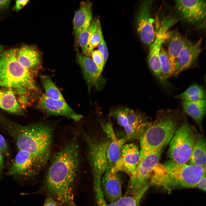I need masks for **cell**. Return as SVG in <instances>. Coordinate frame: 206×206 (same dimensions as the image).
<instances>
[{
  "mask_svg": "<svg viewBox=\"0 0 206 206\" xmlns=\"http://www.w3.org/2000/svg\"><path fill=\"white\" fill-rule=\"evenodd\" d=\"M80 161V149L75 138L54 155L44 183V190L60 206H76L73 184Z\"/></svg>",
  "mask_w": 206,
  "mask_h": 206,
  "instance_id": "obj_1",
  "label": "cell"
},
{
  "mask_svg": "<svg viewBox=\"0 0 206 206\" xmlns=\"http://www.w3.org/2000/svg\"><path fill=\"white\" fill-rule=\"evenodd\" d=\"M0 124L12 138L19 150L30 154L41 169L50 156L53 132L50 126L36 123L23 125L3 116Z\"/></svg>",
  "mask_w": 206,
  "mask_h": 206,
  "instance_id": "obj_2",
  "label": "cell"
},
{
  "mask_svg": "<svg viewBox=\"0 0 206 206\" xmlns=\"http://www.w3.org/2000/svg\"><path fill=\"white\" fill-rule=\"evenodd\" d=\"M16 51V49H11L0 55V86L12 90L24 108L30 104L32 93L38 89L33 74L17 60Z\"/></svg>",
  "mask_w": 206,
  "mask_h": 206,
  "instance_id": "obj_3",
  "label": "cell"
},
{
  "mask_svg": "<svg viewBox=\"0 0 206 206\" xmlns=\"http://www.w3.org/2000/svg\"><path fill=\"white\" fill-rule=\"evenodd\" d=\"M204 166L179 164L170 160L164 165H157L151 175L150 183L169 191L176 188H196L206 175Z\"/></svg>",
  "mask_w": 206,
  "mask_h": 206,
  "instance_id": "obj_4",
  "label": "cell"
},
{
  "mask_svg": "<svg viewBox=\"0 0 206 206\" xmlns=\"http://www.w3.org/2000/svg\"><path fill=\"white\" fill-rule=\"evenodd\" d=\"M179 120V116L174 112L158 113L140 138V157L160 148L165 147L177 128Z\"/></svg>",
  "mask_w": 206,
  "mask_h": 206,
  "instance_id": "obj_5",
  "label": "cell"
},
{
  "mask_svg": "<svg viewBox=\"0 0 206 206\" xmlns=\"http://www.w3.org/2000/svg\"><path fill=\"white\" fill-rule=\"evenodd\" d=\"M197 138L189 124L184 121L177 128L169 142L168 155L175 162L186 164L189 161Z\"/></svg>",
  "mask_w": 206,
  "mask_h": 206,
  "instance_id": "obj_6",
  "label": "cell"
},
{
  "mask_svg": "<svg viewBox=\"0 0 206 206\" xmlns=\"http://www.w3.org/2000/svg\"><path fill=\"white\" fill-rule=\"evenodd\" d=\"M165 147L158 148L140 157L134 175L130 178L126 195L134 194L148 183V180L158 162Z\"/></svg>",
  "mask_w": 206,
  "mask_h": 206,
  "instance_id": "obj_7",
  "label": "cell"
},
{
  "mask_svg": "<svg viewBox=\"0 0 206 206\" xmlns=\"http://www.w3.org/2000/svg\"><path fill=\"white\" fill-rule=\"evenodd\" d=\"M41 169L33 157L26 151L19 150L6 174L19 181L25 182Z\"/></svg>",
  "mask_w": 206,
  "mask_h": 206,
  "instance_id": "obj_8",
  "label": "cell"
},
{
  "mask_svg": "<svg viewBox=\"0 0 206 206\" xmlns=\"http://www.w3.org/2000/svg\"><path fill=\"white\" fill-rule=\"evenodd\" d=\"M84 137L88 144L94 179L102 178L108 168L107 150L110 140L94 141Z\"/></svg>",
  "mask_w": 206,
  "mask_h": 206,
  "instance_id": "obj_9",
  "label": "cell"
},
{
  "mask_svg": "<svg viewBox=\"0 0 206 206\" xmlns=\"http://www.w3.org/2000/svg\"><path fill=\"white\" fill-rule=\"evenodd\" d=\"M152 1H144L141 5L136 19L137 32L141 41L149 46L155 36L152 13Z\"/></svg>",
  "mask_w": 206,
  "mask_h": 206,
  "instance_id": "obj_10",
  "label": "cell"
},
{
  "mask_svg": "<svg viewBox=\"0 0 206 206\" xmlns=\"http://www.w3.org/2000/svg\"><path fill=\"white\" fill-rule=\"evenodd\" d=\"M76 58L82 72L87 85L88 90L94 87L96 90H100L105 83L102 75V72L98 69L92 59L77 51Z\"/></svg>",
  "mask_w": 206,
  "mask_h": 206,
  "instance_id": "obj_11",
  "label": "cell"
},
{
  "mask_svg": "<svg viewBox=\"0 0 206 206\" xmlns=\"http://www.w3.org/2000/svg\"><path fill=\"white\" fill-rule=\"evenodd\" d=\"M176 10L185 21L195 23L205 18L206 2L203 0H178L175 1Z\"/></svg>",
  "mask_w": 206,
  "mask_h": 206,
  "instance_id": "obj_12",
  "label": "cell"
},
{
  "mask_svg": "<svg viewBox=\"0 0 206 206\" xmlns=\"http://www.w3.org/2000/svg\"><path fill=\"white\" fill-rule=\"evenodd\" d=\"M38 106L46 112L47 116H61L76 122L83 117L82 115L75 112L65 101L52 99L45 95L40 98Z\"/></svg>",
  "mask_w": 206,
  "mask_h": 206,
  "instance_id": "obj_13",
  "label": "cell"
},
{
  "mask_svg": "<svg viewBox=\"0 0 206 206\" xmlns=\"http://www.w3.org/2000/svg\"><path fill=\"white\" fill-rule=\"evenodd\" d=\"M140 158V151L136 145L133 143L124 144L120 159L112 168L117 172H124L130 178L135 173Z\"/></svg>",
  "mask_w": 206,
  "mask_h": 206,
  "instance_id": "obj_14",
  "label": "cell"
},
{
  "mask_svg": "<svg viewBox=\"0 0 206 206\" xmlns=\"http://www.w3.org/2000/svg\"><path fill=\"white\" fill-rule=\"evenodd\" d=\"M94 184L97 206H138L141 199L149 187V184L148 183L134 194L126 195L114 202L108 203L106 201L103 195L101 180H94Z\"/></svg>",
  "mask_w": 206,
  "mask_h": 206,
  "instance_id": "obj_15",
  "label": "cell"
},
{
  "mask_svg": "<svg viewBox=\"0 0 206 206\" xmlns=\"http://www.w3.org/2000/svg\"><path fill=\"white\" fill-rule=\"evenodd\" d=\"M170 25L169 23L165 24L156 33L153 41L149 46L148 57V63L151 70L154 75L163 82L164 81L161 75L160 54L162 44L165 39Z\"/></svg>",
  "mask_w": 206,
  "mask_h": 206,
  "instance_id": "obj_16",
  "label": "cell"
},
{
  "mask_svg": "<svg viewBox=\"0 0 206 206\" xmlns=\"http://www.w3.org/2000/svg\"><path fill=\"white\" fill-rule=\"evenodd\" d=\"M118 173L112 168L107 169L101 180L103 195L108 203L114 202L122 197V182Z\"/></svg>",
  "mask_w": 206,
  "mask_h": 206,
  "instance_id": "obj_17",
  "label": "cell"
},
{
  "mask_svg": "<svg viewBox=\"0 0 206 206\" xmlns=\"http://www.w3.org/2000/svg\"><path fill=\"white\" fill-rule=\"evenodd\" d=\"M202 41L201 38L195 42L189 41L182 49L176 60L173 75L189 68L194 63L202 51Z\"/></svg>",
  "mask_w": 206,
  "mask_h": 206,
  "instance_id": "obj_18",
  "label": "cell"
},
{
  "mask_svg": "<svg viewBox=\"0 0 206 206\" xmlns=\"http://www.w3.org/2000/svg\"><path fill=\"white\" fill-rule=\"evenodd\" d=\"M16 57L20 64L33 74L41 62L39 51L32 46L24 45L16 49Z\"/></svg>",
  "mask_w": 206,
  "mask_h": 206,
  "instance_id": "obj_19",
  "label": "cell"
},
{
  "mask_svg": "<svg viewBox=\"0 0 206 206\" xmlns=\"http://www.w3.org/2000/svg\"><path fill=\"white\" fill-rule=\"evenodd\" d=\"M92 3L89 1H83L75 13L73 21V29L76 39L91 23L92 19Z\"/></svg>",
  "mask_w": 206,
  "mask_h": 206,
  "instance_id": "obj_20",
  "label": "cell"
},
{
  "mask_svg": "<svg viewBox=\"0 0 206 206\" xmlns=\"http://www.w3.org/2000/svg\"><path fill=\"white\" fill-rule=\"evenodd\" d=\"M189 41L176 30L168 31L164 42L167 43L168 49L166 50L173 61L175 62L179 53Z\"/></svg>",
  "mask_w": 206,
  "mask_h": 206,
  "instance_id": "obj_21",
  "label": "cell"
},
{
  "mask_svg": "<svg viewBox=\"0 0 206 206\" xmlns=\"http://www.w3.org/2000/svg\"><path fill=\"white\" fill-rule=\"evenodd\" d=\"M0 90V107L3 110L10 113L23 115L24 113L23 109L11 90Z\"/></svg>",
  "mask_w": 206,
  "mask_h": 206,
  "instance_id": "obj_22",
  "label": "cell"
},
{
  "mask_svg": "<svg viewBox=\"0 0 206 206\" xmlns=\"http://www.w3.org/2000/svg\"><path fill=\"white\" fill-rule=\"evenodd\" d=\"M182 106L184 111L193 119L201 129L202 120L206 112V100L193 102H183Z\"/></svg>",
  "mask_w": 206,
  "mask_h": 206,
  "instance_id": "obj_23",
  "label": "cell"
},
{
  "mask_svg": "<svg viewBox=\"0 0 206 206\" xmlns=\"http://www.w3.org/2000/svg\"><path fill=\"white\" fill-rule=\"evenodd\" d=\"M128 118V123L134 130L137 138H140L152 122L144 115L130 109Z\"/></svg>",
  "mask_w": 206,
  "mask_h": 206,
  "instance_id": "obj_24",
  "label": "cell"
},
{
  "mask_svg": "<svg viewBox=\"0 0 206 206\" xmlns=\"http://www.w3.org/2000/svg\"><path fill=\"white\" fill-rule=\"evenodd\" d=\"M110 139L107 150L108 169L113 167L119 160L122 147L126 141L124 138L118 139L116 136Z\"/></svg>",
  "mask_w": 206,
  "mask_h": 206,
  "instance_id": "obj_25",
  "label": "cell"
},
{
  "mask_svg": "<svg viewBox=\"0 0 206 206\" xmlns=\"http://www.w3.org/2000/svg\"><path fill=\"white\" fill-rule=\"evenodd\" d=\"M206 142L203 137L197 138L189 162L190 165L203 166L206 163Z\"/></svg>",
  "mask_w": 206,
  "mask_h": 206,
  "instance_id": "obj_26",
  "label": "cell"
},
{
  "mask_svg": "<svg viewBox=\"0 0 206 206\" xmlns=\"http://www.w3.org/2000/svg\"><path fill=\"white\" fill-rule=\"evenodd\" d=\"M205 92L203 87L197 84L191 86L175 98L183 102H193L205 100Z\"/></svg>",
  "mask_w": 206,
  "mask_h": 206,
  "instance_id": "obj_27",
  "label": "cell"
},
{
  "mask_svg": "<svg viewBox=\"0 0 206 206\" xmlns=\"http://www.w3.org/2000/svg\"><path fill=\"white\" fill-rule=\"evenodd\" d=\"M160 69L162 77L165 82L167 79L173 75L175 62L169 56L166 50L161 47L160 54Z\"/></svg>",
  "mask_w": 206,
  "mask_h": 206,
  "instance_id": "obj_28",
  "label": "cell"
},
{
  "mask_svg": "<svg viewBox=\"0 0 206 206\" xmlns=\"http://www.w3.org/2000/svg\"><path fill=\"white\" fill-rule=\"evenodd\" d=\"M100 23L99 18L92 20L89 27L82 32L77 38L78 44L82 50L83 54L89 57L88 43L92 35L96 31L99 24Z\"/></svg>",
  "mask_w": 206,
  "mask_h": 206,
  "instance_id": "obj_29",
  "label": "cell"
},
{
  "mask_svg": "<svg viewBox=\"0 0 206 206\" xmlns=\"http://www.w3.org/2000/svg\"><path fill=\"white\" fill-rule=\"evenodd\" d=\"M40 78L45 96L52 99L65 101L62 94L49 76L41 75Z\"/></svg>",
  "mask_w": 206,
  "mask_h": 206,
  "instance_id": "obj_30",
  "label": "cell"
},
{
  "mask_svg": "<svg viewBox=\"0 0 206 206\" xmlns=\"http://www.w3.org/2000/svg\"><path fill=\"white\" fill-rule=\"evenodd\" d=\"M129 110L128 108H122L111 113H113L112 114L116 115L118 123L124 128L126 133V137L129 138L134 135L135 132L128 123V115Z\"/></svg>",
  "mask_w": 206,
  "mask_h": 206,
  "instance_id": "obj_31",
  "label": "cell"
},
{
  "mask_svg": "<svg viewBox=\"0 0 206 206\" xmlns=\"http://www.w3.org/2000/svg\"><path fill=\"white\" fill-rule=\"evenodd\" d=\"M100 23L97 28L96 31L90 37L88 43V54L89 57L91 56L94 49L101 42L103 37Z\"/></svg>",
  "mask_w": 206,
  "mask_h": 206,
  "instance_id": "obj_32",
  "label": "cell"
},
{
  "mask_svg": "<svg viewBox=\"0 0 206 206\" xmlns=\"http://www.w3.org/2000/svg\"><path fill=\"white\" fill-rule=\"evenodd\" d=\"M91 56L94 62L98 69L102 72L105 64L100 52L98 50L93 51Z\"/></svg>",
  "mask_w": 206,
  "mask_h": 206,
  "instance_id": "obj_33",
  "label": "cell"
},
{
  "mask_svg": "<svg viewBox=\"0 0 206 206\" xmlns=\"http://www.w3.org/2000/svg\"><path fill=\"white\" fill-rule=\"evenodd\" d=\"M98 50L100 52L105 64L108 56V52L107 46L103 37L98 46Z\"/></svg>",
  "mask_w": 206,
  "mask_h": 206,
  "instance_id": "obj_34",
  "label": "cell"
},
{
  "mask_svg": "<svg viewBox=\"0 0 206 206\" xmlns=\"http://www.w3.org/2000/svg\"><path fill=\"white\" fill-rule=\"evenodd\" d=\"M0 151L2 154L7 157H9L10 153L9 149L5 140L0 134Z\"/></svg>",
  "mask_w": 206,
  "mask_h": 206,
  "instance_id": "obj_35",
  "label": "cell"
},
{
  "mask_svg": "<svg viewBox=\"0 0 206 206\" xmlns=\"http://www.w3.org/2000/svg\"><path fill=\"white\" fill-rule=\"evenodd\" d=\"M43 206H60L52 197L48 196L46 199Z\"/></svg>",
  "mask_w": 206,
  "mask_h": 206,
  "instance_id": "obj_36",
  "label": "cell"
},
{
  "mask_svg": "<svg viewBox=\"0 0 206 206\" xmlns=\"http://www.w3.org/2000/svg\"><path fill=\"white\" fill-rule=\"evenodd\" d=\"M29 1L28 0H17L15 5V9L17 11H19L22 9Z\"/></svg>",
  "mask_w": 206,
  "mask_h": 206,
  "instance_id": "obj_37",
  "label": "cell"
},
{
  "mask_svg": "<svg viewBox=\"0 0 206 206\" xmlns=\"http://www.w3.org/2000/svg\"><path fill=\"white\" fill-rule=\"evenodd\" d=\"M206 175L204 176L199 182L196 187L200 189L205 192L206 191Z\"/></svg>",
  "mask_w": 206,
  "mask_h": 206,
  "instance_id": "obj_38",
  "label": "cell"
},
{
  "mask_svg": "<svg viewBox=\"0 0 206 206\" xmlns=\"http://www.w3.org/2000/svg\"><path fill=\"white\" fill-rule=\"evenodd\" d=\"M11 1L7 0H0V10L4 9L8 7Z\"/></svg>",
  "mask_w": 206,
  "mask_h": 206,
  "instance_id": "obj_39",
  "label": "cell"
},
{
  "mask_svg": "<svg viewBox=\"0 0 206 206\" xmlns=\"http://www.w3.org/2000/svg\"><path fill=\"white\" fill-rule=\"evenodd\" d=\"M3 154L0 151V165H3L4 159Z\"/></svg>",
  "mask_w": 206,
  "mask_h": 206,
  "instance_id": "obj_40",
  "label": "cell"
},
{
  "mask_svg": "<svg viewBox=\"0 0 206 206\" xmlns=\"http://www.w3.org/2000/svg\"><path fill=\"white\" fill-rule=\"evenodd\" d=\"M3 166L0 165V181L2 179V173L3 169Z\"/></svg>",
  "mask_w": 206,
  "mask_h": 206,
  "instance_id": "obj_41",
  "label": "cell"
},
{
  "mask_svg": "<svg viewBox=\"0 0 206 206\" xmlns=\"http://www.w3.org/2000/svg\"><path fill=\"white\" fill-rule=\"evenodd\" d=\"M3 48L2 46L0 45V53L3 50Z\"/></svg>",
  "mask_w": 206,
  "mask_h": 206,
  "instance_id": "obj_42",
  "label": "cell"
},
{
  "mask_svg": "<svg viewBox=\"0 0 206 206\" xmlns=\"http://www.w3.org/2000/svg\"><path fill=\"white\" fill-rule=\"evenodd\" d=\"M0 108H1V107H0Z\"/></svg>",
  "mask_w": 206,
  "mask_h": 206,
  "instance_id": "obj_43",
  "label": "cell"
}]
</instances>
